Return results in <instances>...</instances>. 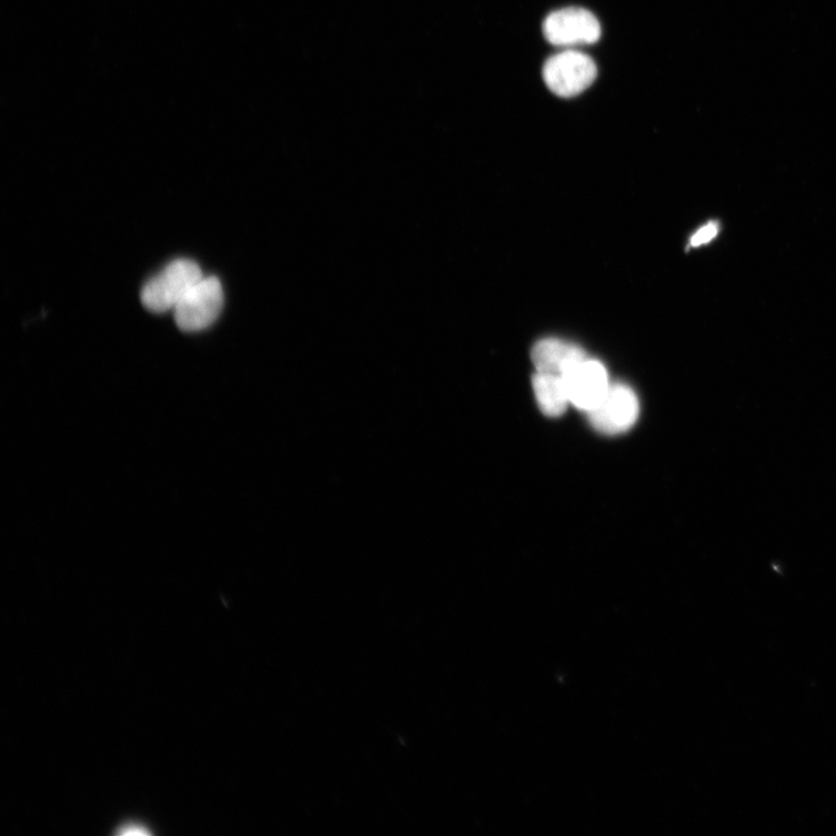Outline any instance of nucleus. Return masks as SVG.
Wrapping results in <instances>:
<instances>
[{"label": "nucleus", "mask_w": 836, "mask_h": 836, "mask_svg": "<svg viewBox=\"0 0 836 836\" xmlns=\"http://www.w3.org/2000/svg\"><path fill=\"white\" fill-rule=\"evenodd\" d=\"M543 32L551 44L573 49L596 43L601 24L588 10L568 8L551 13L544 21Z\"/></svg>", "instance_id": "nucleus-4"}, {"label": "nucleus", "mask_w": 836, "mask_h": 836, "mask_svg": "<svg viewBox=\"0 0 836 836\" xmlns=\"http://www.w3.org/2000/svg\"><path fill=\"white\" fill-rule=\"evenodd\" d=\"M546 87L556 95L572 98L586 91L597 78L594 60L576 49H564L543 68Z\"/></svg>", "instance_id": "nucleus-2"}, {"label": "nucleus", "mask_w": 836, "mask_h": 836, "mask_svg": "<svg viewBox=\"0 0 836 836\" xmlns=\"http://www.w3.org/2000/svg\"><path fill=\"white\" fill-rule=\"evenodd\" d=\"M639 401L635 392L623 384L611 385L592 412L590 421L598 433L618 435L627 432L639 416Z\"/></svg>", "instance_id": "nucleus-5"}, {"label": "nucleus", "mask_w": 836, "mask_h": 836, "mask_svg": "<svg viewBox=\"0 0 836 836\" xmlns=\"http://www.w3.org/2000/svg\"><path fill=\"white\" fill-rule=\"evenodd\" d=\"M718 233V224L713 222L703 226L692 239V245L699 246L715 239Z\"/></svg>", "instance_id": "nucleus-9"}, {"label": "nucleus", "mask_w": 836, "mask_h": 836, "mask_svg": "<svg viewBox=\"0 0 836 836\" xmlns=\"http://www.w3.org/2000/svg\"><path fill=\"white\" fill-rule=\"evenodd\" d=\"M532 385L544 415L560 417L566 412L571 402L563 376L537 372Z\"/></svg>", "instance_id": "nucleus-8"}, {"label": "nucleus", "mask_w": 836, "mask_h": 836, "mask_svg": "<svg viewBox=\"0 0 836 836\" xmlns=\"http://www.w3.org/2000/svg\"><path fill=\"white\" fill-rule=\"evenodd\" d=\"M531 357L537 372L564 376L577 364L587 360V354L577 345L547 339L532 349Z\"/></svg>", "instance_id": "nucleus-7"}, {"label": "nucleus", "mask_w": 836, "mask_h": 836, "mask_svg": "<svg viewBox=\"0 0 836 836\" xmlns=\"http://www.w3.org/2000/svg\"><path fill=\"white\" fill-rule=\"evenodd\" d=\"M204 278L200 266L190 260H177L144 285L143 306L153 313L174 310L189 291Z\"/></svg>", "instance_id": "nucleus-1"}, {"label": "nucleus", "mask_w": 836, "mask_h": 836, "mask_svg": "<svg viewBox=\"0 0 836 836\" xmlns=\"http://www.w3.org/2000/svg\"><path fill=\"white\" fill-rule=\"evenodd\" d=\"M223 300V289L219 279L204 276L173 310L174 321L185 333L204 331L220 316Z\"/></svg>", "instance_id": "nucleus-3"}, {"label": "nucleus", "mask_w": 836, "mask_h": 836, "mask_svg": "<svg viewBox=\"0 0 836 836\" xmlns=\"http://www.w3.org/2000/svg\"><path fill=\"white\" fill-rule=\"evenodd\" d=\"M563 377L570 402L587 414L597 407L611 387L605 367L596 361L585 360Z\"/></svg>", "instance_id": "nucleus-6"}, {"label": "nucleus", "mask_w": 836, "mask_h": 836, "mask_svg": "<svg viewBox=\"0 0 836 836\" xmlns=\"http://www.w3.org/2000/svg\"><path fill=\"white\" fill-rule=\"evenodd\" d=\"M119 834H124V835H133V834L145 835V834H148V830L144 829V827H141L139 825H133L132 824V825H129V826H124L123 830L122 832L120 830Z\"/></svg>", "instance_id": "nucleus-10"}]
</instances>
